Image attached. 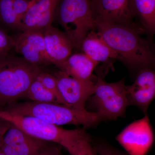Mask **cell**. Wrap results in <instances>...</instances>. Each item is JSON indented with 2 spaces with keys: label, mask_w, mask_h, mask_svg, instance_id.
I'll list each match as a JSON object with an SVG mask.
<instances>
[{
  "label": "cell",
  "mask_w": 155,
  "mask_h": 155,
  "mask_svg": "<svg viewBox=\"0 0 155 155\" xmlns=\"http://www.w3.org/2000/svg\"><path fill=\"white\" fill-rule=\"evenodd\" d=\"M95 29L119 60L131 67L144 69L153 65L155 57L142 34L128 26L115 23L95 22Z\"/></svg>",
  "instance_id": "1"
},
{
  "label": "cell",
  "mask_w": 155,
  "mask_h": 155,
  "mask_svg": "<svg viewBox=\"0 0 155 155\" xmlns=\"http://www.w3.org/2000/svg\"><path fill=\"white\" fill-rule=\"evenodd\" d=\"M5 110L17 115L34 116L57 126L82 125L88 128L101 121L95 112L77 110L56 103L26 102L10 105Z\"/></svg>",
  "instance_id": "2"
},
{
  "label": "cell",
  "mask_w": 155,
  "mask_h": 155,
  "mask_svg": "<svg viewBox=\"0 0 155 155\" xmlns=\"http://www.w3.org/2000/svg\"><path fill=\"white\" fill-rule=\"evenodd\" d=\"M42 72L21 57L11 54L0 59V107L25 97L31 84Z\"/></svg>",
  "instance_id": "3"
},
{
  "label": "cell",
  "mask_w": 155,
  "mask_h": 155,
  "mask_svg": "<svg viewBox=\"0 0 155 155\" xmlns=\"http://www.w3.org/2000/svg\"><path fill=\"white\" fill-rule=\"evenodd\" d=\"M54 21L64 28L74 48L80 49L87 34L95 30L91 0H60Z\"/></svg>",
  "instance_id": "4"
},
{
  "label": "cell",
  "mask_w": 155,
  "mask_h": 155,
  "mask_svg": "<svg viewBox=\"0 0 155 155\" xmlns=\"http://www.w3.org/2000/svg\"><path fill=\"white\" fill-rule=\"evenodd\" d=\"M0 118L35 138L54 143L66 150L86 133L81 129L67 130L31 116L0 110Z\"/></svg>",
  "instance_id": "5"
},
{
  "label": "cell",
  "mask_w": 155,
  "mask_h": 155,
  "mask_svg": "<svg viewBox=\"0 0 155 155\" xmlns=\"http://www.w3.org/2000/svg\"><path fill=\"white\" fill-rule=\"evenodd\" d=\"M90 99L101 121L122 117L129 106L125 79L109 83L98 76L94 93Z\"/></svg>",
  "instance_id": "6"
},
{
  "label": "cell",
  "mask_w": 155,
  "mask_h": 155,
  "mask_svg": "<svg viewBox=\"0 0 155 155\" xmlns=\"http://www.w3.org/2000/svg\"><path fill=\"white\" fill-rule=\"evenodd\" d=\"M95 22L115 23L128 26L142 33L143 28L136 24L132 0H91Z\"/></svg>",
  "instance_id": "7"
},
{
  "label": "cell",
  "mask_w": 155,
  "mask_h": 155,
  "mask_svg": "<svg viewBox=\"0 0 155 155\" xmlns=\"http://www.w3.org/2000/svg\"><path fill=\"white\" fill-rule=\"evenodd\" d=\"M116 140L129 155H146L154 141L148 117L145 116L127 125Z\"/></svg>",
  "instance_id": "8"
},
{
  "label": "cell",
  "mask_w": 155,
  "mask_h": 155,
  "mask_svg": "<svg viewBox=\"0 0 155 155\" xmlns=\"http://www.w3.org/2000/svg\"><path fill=\"white\" fill-rule=\"evenodd\" d=\"M53 75L66 106L77 110H86L85 104L94 93L95 82L84 83L61 70Z\"/></svg>",
  "instance_id": "9"
},
{
  "label": "cell",
  "mask_w": 155,
  "mask_h": 155,
  "mask_svg": "<svg viewBox=\"0 0 155 155\" xmlns=\"http://www.w3.org/2000/svg\"><path fill=\"white\" fill-rule=\"evenodd\" d=\"M14 39L16 51L28 63L40 68L52 64L46 51L43 31H21Z\"/></svg>",
  "instance_id": "10"
},
{
  "label": "cell",
  "mask_w": 155,
  "mask_h": 155,
  "mask_svg": "<svg viewBox=\"0 0 155 155\" xmlns=\"http://www.w3.org/2000/svg\"><path fill=\"white\" fill-rule=\"evenodd\" d=\"M129 106L134 105L147 112L155 96V72L150 69H142L133 84L126 86Z\"/></svg>",
  "instance_id": "11"
},
{
  "label": "cell",
  "mask_w": 155,
  "mask_h": 155,
  "mask_svg": "<svg viewBox=\"0 0 155 155\" xmlns=\"http://www.w3.org/2000/svg\"><path fill=\"white\" fill-rule=\"evenodd\" d=\"M47 142L28 135L11 125L3 136L1 150L5 155H36Z\"/></svg>",
  "instance_id": "12"
},
{
  "label": "cell",
  "mask_w": 155,
  "mask_h": 155,
  "mask_svg": "<svg viewBox=\"0 0 155 155\" xmlns=\"http://www.w3.org/2000/svg\"><path fill=\"white\" fill-rule=\"evenodd\" d=\"M45 47L52 64L60 69L72 54L74 48L71 40L64 31L50 25L43 30Z\"/></svg>",
  "instance_id": "13"
},
{
  "label": "cell",
  "mask_w": 155,
  "mask_h": 155,
  "mask_svg": "<svg viewBox=\"0 0 155 155\" xmlns=\"http://www.w3.org/2000/svg\"><path fill=\"white\" fill-rule=\"evenodd\" d=\"M60 0H39L28 9L22 21V31L43 30L52 25Z\"/></svg>",
  "instance_id": "14"
},
{
  "label": "cell",
  "mask_w": 155,
  "mask_h": 155,
  "mask_svg": "<svg viewBox=\"0 0 155 155\" xmlns=\"http://www.w3.org/2000/svg\"><path fill=\"white\" fill-rule=\"evenodd\" d=\"M98 64L84 53H77L72 54L60 69L81 82L92 83L93 72Z\"/></svg>",
  "instance_id": "15"
},
{
  "label": "cell",
  "mask_w": 155,
  "mask_h": 155,
  "mask_svg": "<svg viewBox=\"0 0 155 155\" xmlns=\"http://www.w3.org/2000/svg\"><path fill=\"white\" fill-rule=\"evenodd\" d=\"M81 49L98 64L105 63L111 59L119 60L118 56L95 30L90 31L84 39Z\"/></svg>",
  "instance_id": "16"
},
{
  "label": "cell",
  "mask_w": 155,
  "mask_h": 155,
  "mask_svg": "<svg viewBox=\"0 0 155 155\" xmlns=\"http://www.w3.org/2000/svg\"><path fill=\"white\" fill-rule=\"evenodd\" d=\"M136 17L145 30L153 34L155 31V0H132Z\"/></svg>",
  "instance_id": "17"
},
{
  "label": "cell",
  "mask_w": 155,
  "mask_h": 155,
  "mask_svg": "<svg viewBox=\"0 0 155 155\" xmlns=\"http://www.w3.org/2000/svg\"><path fill=\"white\" fill-rule=\"evenodd\" d=\"M0 28L7 33L22 31V25L14 11L12 0H0Z\"/></svg>",
  "instance_id": "18"
},
{
  "label": "cell",
  "mask_w": 155,
  "mask_h": 155,
  "mask_svg": "<svg viewBox=\"0 0 155 155\" xmlns=\"http://www.w3.org/2000/svg\"><path fill=\"white\" fill-rule=\"evenodd\" d=\"M25 97H27L32 101L60 104L55 96L46 88L37 78L29 86Z\"/></svg>",
  "instance_id": "19"
},
{
  "label": "cell",
  "mask_w": 155,
  "mask_h": 155,
  "mask_svg": "<svg viewBox=\"0 0 155 155\" xmlns=\"http://www.w3.org/2000/svg\"><path fill=\"white\" fill-rule=\"evenodd\" d=\"M70 155H95L91 140L87 134L67 150Z\"/></svg>",
  "instance_id": "20"
},
{
  "label": "cell",
  "mask_w": 155,
  "mask_h": 155,
  "mask_svg": "<svg viewBox=\"0 0 155 155\" xmlns=\"http://www.w3.org/2000/svg\"><path fill=\"white\" fill-rule=\"evenodd\" d=\"M37 79L55 96L60 104L66 106L58 89L57 80L54 75L42 71L38 76Z\"/></svg>",
  "instance_id": "21"
},
{
  "label": "cell",
  "mask_w": 155,
  "mask_h": 155,
  "mask_svg": "<svg viewBox=\"0 0 155 155\" xmlns=\"http://www.w3.org/2000/svg\"><path fill=\"white\" fill-rule=\"evenodd\" d=\"M14 38L0 28V59L10 54L14 48Z\"/></svg>",
  "instance_id": "22"
},
{
  "label": "cell",
  "mask_w": 155,
  "mask_h": 155,
  "mask_svg": "<svg viewBox=\"0 0 155 155\" xmlns=\"http://www.w3.org/2000/svg\"><path fill=\"white\" fill-rule=\"evenodd\" d=\"M15 14L22 25L23 17L28 9L39 0H12Z\"/></svg>",
  "instance_id": "23"
},
{
  "label": "cell",
  "mask_w": 155,
  "mask_h": 155,
  "mask_svg": "<svg viewBox=\"0 0 155 155\" xmlns=\"http://www.w3.org/2000/svg\"><path fill=\"white\" fill-rule=\"evenodd\" d=\"M92 144L95 155H129L105 143H98Z\"/></svg>",
  "instance_id": "24"
},
{
  "label": "cell",
  "mask_w": 155,
  "mask_h": 155,
  "mask_svg": "<svg viewBox=\"0 0 155 155\" xmlns=\"http://www.w3.org/2000/svg\"><path fill=\"white\" fill-rule=\"evenodd\" d=\"M60 146L54 143L47 142L36 155H64Z\"/></svg>",
  "instance_id": "25"
},
{
  "label": "cell",
  "mask_w": 155,
  "mask_h": 155,
  "mask_svg": "<svg viewBox=\"0 0 155 155\" xmlns=\"http://www.w3.org/2000/svg\"><path fill=\"white\" fill-rule=\"evenodd\" d=\"M11 125V124L9 122L0 118V140H2L3 136Z\"/></svg>",
  "instance_id": "26"
},
{
  "label": "cell",
  "mask_w": 155,
  "mask_h": 155,
  "mask_svg": "<svg viewBox=\"0 0 155 155\" xmlns=\"http://www.w3.org/2000/svg\"><path fill=\"white\" fill-rule=\"evenodd\" d=\"M2 140H0V155H5L3 152L2 151V150H1V147H2Z\"/></svg>",
  "instance_id": "27"
}]
</instances>
